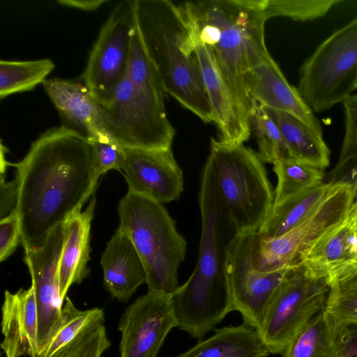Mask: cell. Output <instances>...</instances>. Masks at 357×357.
<instances>
[{
  "label": "cell",
  "mask_w": 357,
  "mask_h": 357,
  "mask_svg": "<svg viewBox=\"0 0 357 357\" xmlns=\"http://www.w3.org/2000/svg\"><path fill=\"white\" fill-rule=\"evenodd\" d=\"M15 168L17 211L24 250L49 235L94 192L100 176L89 141L62 126L42 133Z\"/></svg>",
  "instance_id": "cell-1"
},
{
  "label": "cell",
  "mask_w": 357,
  "mask_h": 357,
  "mask_svg": "<svg viewBox=\"0 0 357 357\" xmlns=\"http://www.w3.org/2000/svg\"><path fill=\"white\" fill-rule=\"evenodd\" d=\"M199 203L202 230L196 266L172 295L177 327L195 338L203 337L233 311L226 264L229 248L238 232L208 158L202 172Z\"/></svg>",
  "instance_id": "cell-2"
},
{
  "label": "cell",
  "mask_w": 357,
  "mask_h": 357,
  "mask_svg": "<svg viewBox=\"0 0 357 357\" xmlns=\"http://www.w3.org/2000/svg\"><path fill=\"white\" fill-rule=\"evenodd\" d=\"M266 0H204L181 4L227 82L243 121L252 107L245 90L248 71L271 58L265 43Z\"/></svg>",
  "instance_id": "cell-3"
},
{
  "label": "cell",
  "mask_w": 357,
  "mask_h": 357,
  "mask_svg": "<svg viewBox=\"0 0 357 357\" xmlns=\"http://www.w3.org/2000/svg\"><path fill=\"white\" fill-rule=\"evenodd\" d=\"M137 29L165 91L205 123L213 116L195 50V39L181 5L170 0H133Z\"/></svg>",
  "instance_id": "cell-4"
},
{
  "label": "cell",
  "mask_w": 357,
  "mask_h": 357,
  "mask_svg": "<svg viewBox=\"0 0 357 357\" xmlns=\"http://www.w3.org/2000/svg\"><path fill=\"white\" fill-rule=\"evenodd\" d=\"M119 228L130 238L144 265L148 292L172 296L187 243L162 204L128 191L118 206Z\"/></svg>",
  "instance_id": "cell-5"
},
{
  "label": "cell",
  "mask_w": 357,
  "mask_h": 357,
  "mask_svg": "<svg viewBox=\"0 0 357 357\" xmlns=\"http://www.w3.org/2000/svg\"><path fill=\"white\" fill-rule=\"evenodd\" d=\"M208 158L238 232L258 231L272 208L275 195L257 153L243 144L229 145L212 138Z\"/></svg>",
  "instance_id": "cell-6"
},
{
  "label": "cell",
  "mask_w": 357,
  "mask_h": 357,
  "mask_svg": "<svg viewBox=\"0 0 357 357\" xmlns=\"http://www.w3.org/2000/svg\"><path fill=\"white\" fill-rule=\"evenodd\" d=\"M357 15L335 30L302 64L297 89L314 112L343 103L356 89Z\"/></svg>",
  "instance_id": "cell-7"
},
{
  "label": "cell",
  "mask_w": 357,
  "mask_h": 357,
  "mask_svg": "<svg viewBox=\"0 0 357 357\" xmlns=\"http://www.w3.org/2000/svg\"><path fill=\"white\" fill-rule=\"evenodd\" d=\"M356 195L355 186L333 183L317 208L291 230L271 238L254 232L252 256L255 268L271 271L301 266L308 249L348 218Z\"/></svg>",
  "instance_id": "cell-8"
},
{
  "label": "cell",
  "mask_w": 357,
  "mask_h": 357,
  "mask_svg": "<svg viewBox=\"0 0 357 357\" xmlns=\"http://www.w3.org/2000/svg\"><path fill=\"white\" fill-rule=\"evenodd\" d=\"M98 107L102 134L119 146L172 148L175 129L167 118L165 103L135 86L127 74L110 103Z\"/></svg>",
  "instance_id": "cell-9"
},
{
  "label": "cell",
  "mask_w": 357,
  "mask_h": 357,
  "mask_svg": "<svg viewBox=\"0 0 357 357\" xmlns=\"http://www.w3.org/2000/svg\"><path fill=\"white\" fill-rule=\"evenodd\" d=\"M330 287L325 279L294 268L275 292L257 329L270 354H282L294 336L326 307Z\"/></svg>",
  "instance_id": "cell-10"
},
{
  "label": "cell",
  "mask_w": 357,
  "mask_h": 357,
  "mask_svg": "<svg viewBox=\"0 0 357 357\" xmlns=\"http://www.w3.org/2000/svg\"><path fill=\"white\" fill-rule=\"evenodd\" d=\"M135 28L133 0L119 1L102 26L90 52L83 84L100 105L110 103L127 74Z\"/></svg>",
  "instance_id": "cell-11"
},
{
  "label": "cell",
  "mask_w": 357,
  "mask_h": 357,
  "mask_svg": "<svg viewBox=\"0 0 357 357\" xmlns=\"http://www.w3.org/2000/svg\"><path fill=\"white\" fill-rule=\"evenodd\" d=\"M253 234L238 233L229 248L226 269L233 311L240 312L245 324L257 330L275 292L292 269H256L252 256Z\"/></svg>",
  "instance_id": "cell-12"
},
{
  "label": "cell",
  "mask_w": 357,
  "mask_h": 357,
  "mask_svg": "<svg viewBox=\"0 0 357 357\" xmlns=\"http://www.w3.org/2000/svg\"><path fill=\"white\" fill-rule=\"evenodd\" d=\"M177 326L172 296L147 292L119 321L120 357H157L168 333Z\"/></svg>",
  "instance_id": "cell-13"
},
{
  "label": "cell",
  "mask_w": 357,
  "mask_h": 357,
  "mask_svg": "<svg viewBox=\"0 0 357 357\" xmlns=\"http://www.w3.org/2000/svg\"><path fill=\"white\" fill-rule=\"evenodd\" d=\"M63 240L64 222L41 246L24 250V262L31 274L38 312V356L58 325L63 306L59 279Z\"/></svg>",
  "instance_id": "cell-14"
},
{
  "label": "cell",
  "mask_w": 357,
  "mask_h": 357,
  "mask_svg": "<svg viewBox=\"0 0 357 357\" xmlns=\"http://www.w3.org/2000/svg\"><path fill=\"white\" fill-rule=\"evenodd\" d=\"M122 172L128 191L160 204L178 199L183 192V172L172 148H122Z\"/></svg>",
  "instance_id": "cell-15"
},
{
  "label": "cell",
  "mask_w": 357,
  "mask_h": 357,
  "mask_svg": "<svg viewBox=\"0 0 357 357\" xmlns=\"http://www.w3.org/2000/svg\"><path fill=\"white\" fill-rule=\"evenodd\" d=\"M245 90L252 108L255 104L289 114L323 135L321 123L297 88L286 79L271 58L248 72Z\"/></svg>",
  "instance_id": "cell-16"
},
{
  "label": "cell",
  "mask_w": 357,
  "mask_h": 357,
  "mask_svg": "<svg viewBox=\"0 0 357 357\" xmlns=\"http://www.w3.org/2000/svg\"><path fill=\"white\" fill-rule=\"evenodd\" d=\"M202 82L214 122L220 134L219 140L226 144H243L249 139L250 127L242 120L231 91L208 48L202 44L190 27Z\"/></svg>",
  "instance_id": "cell-17"
},
{
  "label": "cell",
  "mask_w": 357,
  "mask_h": 357,
  "mask_svg": "<svg viewBox=\"0 0 357 357\" xmlns=\"http://www.w3.org/2000/svg\"><path fill=\"white\" fill-rule=\"evenodd\" d=\"M0 347L6 357H38V312L33 289L5 291Z\"/></svg>",
  "instance_id": "cell-18"
},
{
  "label": "cell",
  "mask_w": 357,
  "mask_h": 357,
  "mask_svg": "<svg viewBox=\"0 0 357 357\" xmlns=\"http://www.w3.org/2000/svg\"><path fill=\"white\" fill-rule=\"evenodd\" d=\"M43 85L58 111L61 126L88 140L105 137L100 128L98 105L84 84L53 78L45 79Z\"/></svg>",
  "instance_id": "cell-19"
},
{
  "label": "cell",
  "mask_w": 357,
  "mask_h": 357,
  "mask_svg": "<svg viewBox=\"0 0 357 357\" xmlns=\"http://www.w3.org/2000/svg\"><path fill=\"white\" fill-rule=\"evenodd\" d=\"M356 261L357 227L347 218L308 249L301 266L312 277L325 279L328 283Z\"/></svg>",
  "instance_id": "cell-20"
},
{
  "label": "cell",
  "mask_w": 357,
  "mask_h": 357,
  "mask_svg": "<svg viewBox=\"0 0 357 357\" xmlns=\"http://www.w3.org/2000/svg\"><path fill=\"white\" fill-rule=\"evenodd\" d=\"M100 265L105 288L120 301H128L139 286L146 283L142 260L130 238L119 227L107 243Z\"/></svg>",
  "instance_id": "cell-21"
},
{
  "label": "cell",
  "mask_w": 357,
  "mask_h": 357,
  "mask_svg": "<svg viewBox=\"0 0 357 357\" xmlns=\"http://www.w3.org/2000/svg\"><path fill=\"white\" fill-rule=\"evenodd\" d=\"M96 198L86 208L74 213L64 222V240L59 266V289L63 301L70 287L88 277L90 270V230Z\"/></svg>",
  "instance_id": "cell-22"
},
{
  "label": "cell",
  "mask_w": 357,
  "mask_h": 357,
  "mask_svg": "<svg viewBox=\"0 0 357 357\" xmlns=\"http://www.w3.org/2000/svg\"><path fill=\"white\" fill-rule=\"evenodd\" d=\"M264 108L279 128L289 158L322 170L329 166L331 152L322 135L289 114Z\"/></svg>",
  "instance_id": "cell-23"
},
{
  "label": "cell",
  "mask_w": 357,
  "mask_h": 357,
  "mask_svg": "<svg viewBox=\"0 0 357 357\" xmlns=\"http://www.w3.org/2000/svg\"><path fill=\"white\" fill-rule=\"evenodd\" d=\"M269 354L257 330L243 324L218 329L176 357H267Z\"/></svg>",
  "instance_id": "cell-24"
},
{
  "label": "cell",
  "mask_w": 357,
  "mask_h": 357,
  "mask_svg": "<svg viewBox=\"0 0 357 357\" xmlns=\"http://www.w3.org/2000/svg\"><path fill=\"white\" fill-rule=\"evenodd\" d=\"M333 183H322L274 204L257 233L265 238H275L302 222L322 202Z\"/></svg>",
  "instance_id": "cell-25"
},
{
  "label": "cell",
  "mask_w": 357,
  "mask_h": 357,
  "mask_svg": "<svg viewBox=\"0 0 357 357\" xmlns=\"http://www.w3.org/2000/svg\"><path fill=\"white\" fill-rule=\"evenodd\" d=\"M282 357H337V322L325 308L290 341Z\"/></svg>",
  "instance_id": "cell-26"
},
{
  "label": "cell",
  "mask_w": 357,
  "mask_h": 357,
  "mask_svg": "<svg viewBox=\"0 0 357 357\" xmlns=\"http://www.w3.org/2000/svg\"><path fill=\"white\" fill-rule=\"evenodd\" d=\"M55 65L50 59L0 61V99L15 93L31 91L43 84Z\"/></svg>",
  "instance_id": "cell-27"
},
{
  "label": "cell",
  "mask_w": 357,
  "mask_h": 357,
  "mask_svg": "<svg viewBox=\"0 0 357 357\" xmlns=\"http://www.w3.org/2000/svg\"><path fill=\"white\" fill-rule=\"evenodd\" d=\"M103 321L105 315L102 309L80 310L66 297L58 325L38 357H54L88 327Z\"/></svg>",
  "instance_id": "cell-28"
},
{
  "label": "cell",
  "mask_w": 357,
  "mask_h": 357,
  "mask_svg": "<svg viewBox=\"0 0 357 357\" xmlns=\"http://www.w3.org/2000/svg\"><path fill=\"white\" fill-rule=\"evenodd\" d=\"M344 137L335 167L328 175V183H348L357 188V94L343 103Z\"/></svg>",
  "instance_id": "cell-29"
},
{
  "label": "cell",
  "mask_w": 357,
  "mask_h": 357,
  "mask_svg": "<svg viewBox=\"0 0 357 357\" xmlns=\"http://www.w3.org/2000/svg\"><path fill=\"white\" fill-rule=\"evenodd\" d=\"M273 171L278 178L273 205L324 183V170L291 158L275 162Z\"/></svg>",
  "instance_id": "cell-30"
},
{
  "label": "cell",
  "mask_w": 357,
  "mask_h": 357,
  "mask_svg": "<svg viewBox=\"0 0 357 357\" xmlns=\"http://www.w3.org/2000/svg\"><path fill=\"white\" fill-rule=\"evenodd\" d=\"M127 75L135 86L159 102L165 103L162 81L145 51L137 26L132 38Z\"/></svg>",
  "instance_id": "cell-31"
},
{
  "label": "cell",
  "mask_w": 357,
  "mask_h": 357,
  "mask_svg": "<svg viewBox=\"0 0 357 357\" xmlns=\"http://www.w3.org/2000/svg\"><path fill=\"white\" fill-rule=\"evenodd\" d=\"M250 129L258 146L257 155L263 162L272 163L289 158L282 134L264 107L253 105L249 119Z\"/></svg>",
  "instance_id": "cell-32"
},
{
  "label": "cell",
  "mask_w": 357,
  "mask_h": 357,
  "mask_svg": "<svg viewBox=\"0 0 357 357\" xmlns=\"http://www.w3.org/2000/svg\"><path fill=\"white\" fill-rule=\"evenodd\" d=\"M342 0H266L267 19L281 16L294 21H312L325 16Z\"/></svg>",
  "instance_id": "cell-33"
},
{
  "label": "cell",
  "mask_w": 357,
  "mask_h": 357,
  "mask_svg": "<svg viewBox=\"0 0 357 357\" xmlns=\"http://www.w3.org/2000/svg\"><path fill=\"white\" fill-rule=\"evenodd\" d=\"M104 321L88 327L54 357H101L110 346Z\"/></svg>",
  "instance_id": "cell-34"
},
{
  "label": "cell",
  "mask_w": 357,
  "mask_h": 357,
  "mask_svg": "<svg viewBox=\"0 0 357 357\" xmlns=\"http://www.w3.org/2000/svg\"><path fill=\"white\" fill-rule=\"evenodd\" d=\"M93 149L95 168L100 176L112 169L121 171L123 162L122 147L106 137L89 139Z\"/></svg>",
  "instance_id": "cell-35"
},
{
  "label": "cell",
  "mask_w": 357,
  "mask_h": 357,
  "mask_svg": "<svg viewBox=\"0 0 357 357\" xmlns=\"http://www.w3.org/2000/svg\"><path fill=\"white\" fill-rule=\"evenodd\" d=\"M325 310L337 323L357 324V287L330 291Z\"/></svg>",
  "instance_id": "cell-36"
},
{
  "label": "cell",
  "mask_w": 357,
  "mask_h": 357,
  "mask_svg": "<svg viewBox=\"0 0 357 357\" xmlns=\"http://www.w3.org/2000/svg\"><path fill=\"white\" fill-rule=\"evenodd\" d=\"M22 233L20 218L15 210L1 218L0 261L7 259L21 243Z\"/></svg>",
  "instance_id": "cell-37"
},
{
  "label": "cell",
  "mask_w": 357,
  "mask_h": 357,
  "mask_svg": "<svg viewBox=\"0 0 357 357\" xmlns=\"http://www.w3.org/2000/svg\"><path fill=\"white\" fill-rule=\"evenodd\" d=\"M337 357H357V324L337 322Z\"/></svg>",
  "instance_id": "cell-38"
},
{
  "label": "cell",
  "mask_w": 357,
  "mask_h": 357,
  "mask_svg": "<svg viewBox=\"0 0 357 357\" xmlns=\"http://www.w3.org/2000/svg\"><path fill=\"white\" fill-rule=\"evenodd\" d=\"M8 166L3 155L1 157V202L0 215L1 218L8 215L15 210L17 204V185L15 179L10 182H6V167Z\"/></svg>",
  "instance_id": "cell-39"
},
{
  "label": "cell",
  "mask_w": 357,
  "mask_h": 357,
  "mask_svg": "<svg viewBox=\"0 0 357 357\" xmlns=\"http://www.w3.org/2000/svg\"><path fill=\"white\" fill-rule=\"evenodd\" d=\"M108 0H57L56 2L63 6L79 9L84 11L97 10Z\"/></svg>",
  "instance_id": "cell-40"
},
{
  "label": "cell",
  "mask_w": 357,
  "mask_h": 357,
  "mask_svg": "<svg viewBox=\"0 0 357 357\" xmlns=\"http://www.w3.org/2000/svg\"><path fill=\"white\" fill-rule=\"evenodd\" d=\"M349 220L357 227V201L354 202L351 208Z\"/></svg>",
  "instance_id": "cell-41"
},
{
  "label": "cell",
  "mask_w": 357,
  "mask_h": 357,
  "mask_svg": "<svg viewBox=\"0 0 357 357\" xmlns=\"http://www.w3.org/2000/svg\"><path fill=\"white\" fill-rule=\"evenodd\" d=\"M356 89H357V83H356Z\"/></svg>",
  "instance_id": "cell-42"
}]
</instances>
